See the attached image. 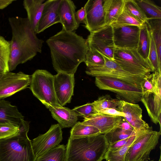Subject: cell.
I'll list each match as a JSON object with an SVG mask.
<instances>
[{
	"label": "cell",
	"mask_w": 161,
	"mask_h": 161,
	"mask_svg": "<svg viewBox=\"0 0 161 161\" xmlns=\"http://www.w3.org/2000/svg\"><path fill=\"white\" fill-rule=\"evenodd\" d=\"M53 67L57 73L74 74L84 62L89 49L86 39L75 32L62 29L47 39Z\"/></svg>",
	"instance_id": "obj_1"
},
{
	"label": "cell",
	"mask_w": 161,
	"mask_h": 161,
	"mask_svg": "<svg viewBox=\"0 0 161 161\" xmlns=\"http://www.w3.org/2000/svg\"><path fill=\"white\" fill-rule=\"evenodd\" d=\"M8 20L12 35L9 62L11 71L41 53L44 41L37 36L27 18L12 17Z\"/></svg>",
	"instance_id": "obj_2"
},
{
	"label": "cell",
	"mask_w": 161,
	"mask_h": 161,
	"mask_svg": "<svg viewBox=\"0 0 161 161\" xmlns=\"http://www.w3.org/2000/svg\"><path fill=\"white\" fill-rule=\"evenodd\" d=\"M15 134L0 140V161H36L31 140L28 136L29 122L24 119Z\"/></svg>",
	"instance_id": "obj_3"
},
{
	"label": "cell",
	"mask_w": 161,
	"mask_h": 161,
	"mask_svg": "<svg viewBox=\"0 0 161 161\" xmlns=\"http://www.w3.org/2000/svg\"><path fill=\"white\" fill-rule=\"evenodd\" d=\"M108 144L104 134L75 139L69 138L65 161H102Z\"/></svg>",
	"instance_id": "obj_4"
},
{
	"label": "cell",
	"mask_w": 161,
	"mask_h": 161,
	"mask_svg": "<svg viewBox=\"0 0 161 161\" xmlns=\"http://www.w3.org/2000/svg\"><path fill=\"white\" fill-rule=\"evenodd\" d=\"M129 73L144 78L154 72L150 62L145 59L136 48H114V59Z\"/></svg>",
	"instance_id": "obj_5"
},
{
	"label": "cell",
	"mask_w": 161,
	"mask_h": 161,
	"mask_svg": "<svg viewBox=\"0 0 161 161\" xmlns=\"http://www.w3.org/2000/svg\"><path fill=\"white\" fill-rule=\"evenodd\" d=\"M161 135V131L152 129L136 134L126 153L125 161H149L150 153L158 144Z\"/></svg>",
	"instance_id": "obj_6"
},
{
	"label": "cell",
	"mask_w": 161,
	"mask_h": 161,
	"mask_svg": "<svg viewBox=\"0 0 161 161\" xmlns=\"http://www.w3.org/2000/svg\"><path fill=\"white\" fill-rule=\"evenodd\" d=\"M95 84L100 89L108 90L117 94L120 100L136 104L141 101L143 92L141 87L116 78L107 77H95Z\"/></svg>",
	"instance_id": "obj_7"
},
{
	"label": "cell",
	"mask_w": 161,
	"mask_h": 161,
	"mask_svg": "<svg viewBox=\"0 0 161 161\" xmlns=\"http://www.w3.org/2000/svg\"><path fill=\"white\" fill-rule=\"evenodd\" d=\"M54 75L47 70L37 69L31 76L30 89L45 106L58 103L54 86Z\"/></svg>",
	"instance_id": "obj_8"
},
{
	"label": "cell",
	"mask_w": 161,
	"mask_h": 161,
	"mask_svg": "<svg viewBox=\"0 0 161 161\" xmlns=\"http://www.w3.org/2000/svg\"><path fill=\"white\" fill-rule=\"evenodd\" d=\"M102 54L105 60L104 65L101 67H87L85 72L87 75L95 77L103 76L113 77L141 87L144 78L129 73L124 70L114 60Z\"/></svg>",
	"instance_id": "obj_9"
},
{
	"label": "cell",
	"mask_w": 161,
	"mask_h": 161,
	"mask_svg": "<svg viewBox=\"0 0 161 161\" xmlns=\"http://www.w3.org/2000/svg\"><path fill=\"white\" fill-rule=\"evenodd\" d=\"M89 48L95 49L112 59H114L113 30L110 25L94 32L90 33L86 39Z\"/></svg>",
	"instance_id": "obj_10"
},
{
	"label": "cell",
	"mask_w": 161,
	"mask_h": 161,
	"mask_svg": "<svg viewBox=\"0 0 161 161\" xmlns=\"http://www.w3.org/2000/svg\"><path fill=\"white\" fill-rule=\"evenodd\" d=\"M31 78V76L21 71L3 73L0 77V99L27 88L30 85Z\"/></svg>",
	"instance_id": "obj_11"
},
{
	"label": "cell",
	"mask_w": 161,
	"mask_h": 161,
	"mask_svg": "<svg viewBox=\"0 0 161 161\" xmlns=\"http://www.w3.org/2000/svg\"><path fill=\"white\" fill-rule=\"evenodd\" d=\"M63 139L62 128L58 124L52 125L45 133L31 141L36 158L59 144Z\"/></svg>",
	"instance_id": "obj_12"
},
{
	"label": "cell",
	"mask_w": 161,
	"mask_h": 161,
	"mask_svg": "<svg viewBox=\"0 0 161 161\" xmlns=\"http://www.w3.org/2000/svg\"><path fill=\"white\" fill-rule=\"evenodd\" d=\"M103 2V0H89L84 6L86 12L85 27L90 33L106 26Z\"/></svg>",
	"instance_id": "obj_13"
},
{
	"label": "cell",
	"mask_w": 161,
	"mask_h": 161,
	"mask_svg": "<svg viewBox=\"0 0 161 161\" xmlns=\"http://www.w3.org/2000/svg\"><path fill=\"white\" fill-rule=\"evenodd\" d=\"M116 109L123 113L126 120L132 127L136 134L152 129L142 119V110L137 104L119 100Z\"/></svg>",
	"instance_id": "obj_14"
},
{
	"label": "cell",
	"mask_w": 161,
	"mask_h": 161,
	"mask_svg": "<svg viewBox=\"0 0 161 161\" xmlns=\"http://www.w3.org/2000/svg\"><path fill=\"white\" fill-rule=\"evenodd\" d=\"M53 83L58 103L63 106L70 103L74 93V74L58 73L54 75Z\"/></svg>",
	"instance_id": "obj_15"
},
{
	"label": "cell",
	"mask_w": 161,
	"mask_h": 161,
	"mask_svg": "<svg viewBox=\"0 0 161 161\" xmlns=\"http://www.w3.org/2000/svg\"><path fill=\"white\" fill-rule=\"evenodd\" d=\"M113 30L115 47L137 49L140 33L139 26L129 25L113 28Z\"/></svg>",
	"instance_id": "obj_16"
},
{
	"label": "cell",
	"mask_w": 161,
	"mask_h": 161,
	"mask_svg": "<svg viewBox=\"0 0 161 161\" xmlns=\"http://www.w3.org/2000/svg\"><path fill=\"white\" fill-rule=\"evenodd\" d=\"M123 117L97 113L85 118L82 123L97 128L102 134H105L117 127Z\"/></svg>",
	"instance_id": "obj_17"
},
{
	"label": "cell",
	"mask_w": 161,
	"mask_h": 161,
	"mask_svg": "<svg viewBox=\"0 0 161 161\" xmlns=\"http://www.w3.org/2000/svg\"><path fill=\"white\" fill-rule=\"evenodd\" d=\"M76 8L74 2L71 0H61L58 7V13L62 29L65 31L74 32L79 27L75 18Z\"/></svg>",
	"instance_id": "obj_18"
},
{
	"label": "cell",
	"mask_w": 161,
	"mask_h": 161,
	"mask_svg": "<svg viewBox=\"0 0 161 161\" xmlns=\"http://www.w3.org/2000/svg\"><path fill=\"white\" fill-rule=\"evenodd\" d=\"M61 0L46 1L36 33L39 34L54 24L60 23L58 11Z\"/></svg>",
	"instance_id": "obj_19"
},
{
	"label": "cell",
	"mask_w": 161,
	"mask_h": 161,
	"mask_svg": "<svg viewBox=\"0 0 161 161\" xmlns=\"http://www.w3.org/2000/svg\"><path fill=\"white\" fill-rule=\"evenodd\" d=\"M152 122L161 126V89L143 93L141 101Z\"/></svg>",
	"instance_id": "obj_20"
},
{
	"label": "cell",
	"mask_w": 161,
	"mask_h": 161,
	"mask_svg": "<svg viewBox=\"0 0 161 161\" xmlns=\"http://www.w3.org/2000/svg\"><path fill=\"white\" fill-rule=\"evenodd\" d=\"M51 113L54 119L57 120L62 128L72 127L77 122L78 116L72 109L58 103L46 106Z\"/></svg>",
	"instance_id": "obj_21"
},
{
	"label": "cell",
	"mask_w": 161,
	"mask_h": 161,
	"mask_svg": "<svg viewBox=\"0 0 161 161\" xmlns=\"http://www.w3.org/2000/svg\"><path fill=\"white\" fill-rule=\"evenodd\" d=\"M45 0H24L23 5L27 14V18L32 29L35 32L43 8L46 4Z\"/></svg>",
	"instance_id": "obj_22"
},
{
	"label": "cell",
	"mask_w": 161,
	"mask_h": 161,
	"mask_svg": "<svg viewBox=\"0 0 161 161\" xmlns=\"http://www.w3.org/2000/svg\"><path fill=\"white\" fill-rule=\"evenodd\" d=\"M24 116L17 106L8 101L0 99V124L12 123L19 125Z\"/></svg>",
	"instance_id": "obj_23"
},
{
	"label": "cell",
	"mask_w": 161,
	"mask_h": 161,
	"mask_svg": "<svg viewBox=\"0 0 161 161\" xmlns=\"http://www.w3.org/2000/svg\"><path fill=\"white\" fill-rule=\"evenodd\" d=\"M125 0H103V7L105 25H109L123 11Z\"/></svg>",
	"instance_id": "obj_24"
},
{
	"label": "cell",
	"mask_w": 161,
	"mask_h": 161,
	"mask_svg": "<svg viewBox=\"0 0 161 161\" xmlns=\"http://www.w3.org/2000/svg\"><path fill=\"white\" fill-rule=\"evenodd\" d=\"M140 33L137 50L145 59L148 61L150 40L149 28L147 23H144L139 26Z\"/></svg>",
	"instance_id": "obj_25"
},
{
	"label": "cell",
	"mask_w": 161,
	"mask_h": 161,
	"mask_svg": "<svg viewBox=\"0 0 161 161\" xmlns=\"http://www.w3.org/2000/svg\"><path fill=\"white\" fill-rule=\"evenodd\" d=\"M102 134L97 128L91 125H86L82 122H78L72 127L70 131L71 139L85 138Z\"/></svg>",
	"instance_id": "obj_26"
},
{
	"label": "cell",
	"mask_w": 161,
	"mask_h": 161,
	"mask_svg": "<svg viewBox=\"0 0 161 161\" xmlns=\"http://www.w3.org/2000/svg\"><path fill=\"white\" fill-rule=\"evenodd\" d=\"M66 146L58 145L36 158V161H65Z\"/></svg>",
	"instance_id": "obj_27"
},
{
	"label": "cell",
	"mask_w": 161,
	"mask_h": 161,
	"mask_svg": "<svg viewBox=\"0 0 161 161\" xmlns=\"http://www.w3.org/2000/svg\"><path fill=\"white\" fill-rule=\"evenodd\" d=\"M136 2L142 10L147 20L161 19V8L150 0H137Z\"/></svg>",
	"instance_id": "obj_28"
},
{
	"label": "cell",
	"mask_w": 161,
	"mask_h": 161,
	"mask_svg": "<svg viewBox=\"0 0 161 161\" xmlns=\"http://www.w3.org/2000/svg\"><path fill=\"white\" fill-rule=\"evenodd\" d=\"M10 53V41L0 35V71L3 73L10 72L9 62Z\"/></svg>",
	"instance_id": "obj_29"
},
{
	"label": "cell",
	"mask_w": 161,
	"mask_h": 161,
	"mask_svg": "<svg viewBox=\"0 0 161 161\" xmlns=\"http://www.w3.org/2000/svg\"><path fill=\"white\" fill-rule=\"evenodd\" d=\"M146 23L152 31L159 62L161 65V19L148 20Z\"/></svg>",
	"instance_id": "obj_30"
},
{
	"label": "cell",
	"mask_w": 161,
	"mask_h": 161,
	"mask_svg": "<svg viewBox=\"0 0 161 161\" xmlns=\"http://www.w3.org/2000/svg\"><path fill=\"white\" fill-rule=\"evenodd\" d=\"M135 135L130 137L125 145L114 151L107 150L103 157L106 161H125L127 150L133 141Z\"/></svg>",
	"instance_id": "obj_31"
},
{
	"label": "cell",
	"mask_w": 161,
	"mask_h": 161,
	"mask_svg": "<svg viewBox=\"0 0 161 161\" xmlns=\"http://www.w3.org/2000/svg\"><path fill=\"white\" fill-rule=\"evenodd\" d=\"M161 87V73L153 72L144 78L141 86L143 93L154 91Z\"/></svg>",
	"instance_id": "obj_32"
},
{
	"label": "cell",
	"mask_w": 161,
	"mask_h": 161,
	"mask_svg": "<svg viewBox=\"0 0 161 161\" xmlns=\"http://www.w3.org/2000/svg\"><path fill=\"white\" fill-rule=\"evenodd\" d=\"M104 135L108 144H112L135 135L136 133L134 131L125 130L117 126Z\"/></svg>",
	"instance_id": "obj_33"
},
{
	"label": "cell",
	"mask_w": 161,
	"mask_h": 161,
	"mask_svg": "<svg viewBox=\"0 0 161 161\" xmlns=\"http://www.w3.org/2000/svg\"><path fill=\"white\" fill-rule=\"evenodd\" d=\"M125 7L129 13L142 24L148 20L143 11L134 0H125Z\"/></svg>",
	"instance_id": "obj_34"
},
{
	"label": "cell",
	"mask_w": 161,
	"mask_h": 161,
	"mask_svg": "<svg viewBox=\"0 0 161 161\" xmlns=\"http://www.w3.org/2000/svg\"><path fill=\"white\" fill-rule=\"evenodd\" d=\"M142 24L131 16L125 7L117 18L110 25L113 28L133 25L140 26Z\"/></svg>",
	"instance_id": "obj_35"
},
{
	"label": "cell",
	"mask_w": 161,
	"mask_h": 161,
	"mask_svg": "<svg viewBox=\"0 0 161 161\" xmlns=\"http://www.w3.org/2000/svg\"><path fill=\"white\" fill-rule=\"evenodd\" d=\"M119 103V100L114 99L110 95L102 96L92 103L96 110L98 111L105 108L116 109Z\"/></svg>",
	"instance_id": "obj_36"
},
{
	"label": "cell",
	"mask_w": 161,
	"mask_h": 161,
	"mask_svg": "<svg viewBox=\"0 0 161 161\" xmlns=\"http://www.w3.org/2000/svg\"><path fill=\"white\" fill-rule=\"evenodd\" d=\"M84 62L87 67H95L103 66L105 61L101 53L95 49L89 48Z\"/></svg>",
	"instance_id": "obj_37"
},
{
	"label": "cell",
	"mask_w": 161,
	"mask_h": 161,
	"mask_svg": "<svg viewBox=\"0 0 161 161\" xmlns=\"http://www.w3.org/2000/svg\"><path fill=\"white\" fill-rule=\"evenodd\" d=\"M148 28L150 35V45L148 59L153 67L154 72L161 73V65L159 62L152 32L151 29L149 28Z\"/></svg>",
	"instance_id": "obj_38"
},
{
	"label": "cell",
	"mask_w": 161,
	"mask_h": 161,
	"mask_svg": "<svg viewBox=\"0 0 161 161\" xmlns=\"http://www.w3.org/2000/svg\"><path fill=\"white\" fill-rule=\"evenodd\" d=\"M19 125L12 123L0 124V140L13 136L19 131Z\"/></svg>",
	"instance_id": "obj_39"
},
{
	"label": "cell",
	"mask_w": 161,
	"mask_h": 161,
	"mask_svg": "<svg viewBox=\"0 0 161 161\" xmlns=\"http://www.w3.org/2000/svg\"><path fill=\"white\" fill-rule=\"evenodd\" d=\"M72 110L77 116L86 118L98 113L92 103H88L83 105L75 107Z\"/></svg>",
	"instance_id": "obj_40"
},
{
	"label": "cell",
	"mask_w": 161,
	"mask_h": 161,
	"mask_svg": "<svg viewBox=\"0 0 161 161\" xmlns=\"http://www.w3.org/2000/svg\"><path fill=\"white\" fill-rule=\"evenodd\" d=\"M75 18L77 24H85L86 19V12L84 6L78 10L75 13Z\"/></svg>",
	"instance_id": "obj_41"
},
{
	"label": "cell",
	"mask_w": 161,
	"mask_h": 161,
	"mask_svg": "<svg viewBox=\"0 0 161 161\" xmlns=\"http://www.w3.org/2000/svg\"><path fill=\"white\" fill-rule=\"evenodd\" d=\"M98 113L106 114L109 115L119 116L125 117V114L116 109L113 108H107L102 109L98 112Z\"/></svg>",
	"instance_id": "obj_42"
},
{
	"label": "cell",
	"mask_w": 161,
	"mask_h": 161,
	"mask_svg": "<svg viewBox=\"0 0 161 161\" xmlns=\"http://www.w3.org/2000/svg\"><path fill=\"white\" fill-rule=\"evenodd\" d=\"M129 137L119 141L114 144H108V150L114 151L121 148L125 145Z\"/></svg>",
	"instance_id": "obj_43"
},
{
	"label": "cell",
	"mask_w": 161,
	"mask_h": 161,
	"mask_svg": "<svg viewBox=\"0 0 161 161\" xmlns=\"http://www.w3.org/2000/svg\"><path fill=\"white\" fill-rule=\"evenodd\" d=\"M118 127L125 130L134 131V129L126 120L124 117Z\"/></svg>",
	"instance_id": "obj_44"
},
{
	"label": "cell",
	"mask_w": 161,
	"mask_h": 161,
	"mask_svg": "<svg viewBox=\"0 0 161 161\" xmlns=\"http://www.w3.org/2000/svg\"><path fill=\"white\" fill-rule=\"evenodd\" d=\"M15 1V0H0V9L6 8Z\"/></svg>",
	"instance_id": "obj_45"
},
{
	"label": "cell",
	"mask_w": 161,
	"mask_h": 161,
	"mask_svg": "<svg viewBox=\"0 0 161 161\" xmlns=\"http://www.w3.org/2000/svg\"><path fill=\"white\" fill-rule=\"evenodd\" d=\"M149 161H155L153 160H149ZM158 161H161V154L160 155V157L159 159L158 160Z\"/></svg>",
	"instance_id": "obj_46"
},
{
	"label": "cell",
	"mask_w": 161,
	"mask_h": 161,
	"mask_svg": "<svg viewBox=\"0 0 161 161\" xmlns=\"http://www.w3.org/2000/svg\"><path fill=\"white\" fill-rule=\"evenodd\" d=\"M3 73L0 71V77L3 75Z\"/></svg>",
	"instance_id": "obj_47"
}]
</instances>
